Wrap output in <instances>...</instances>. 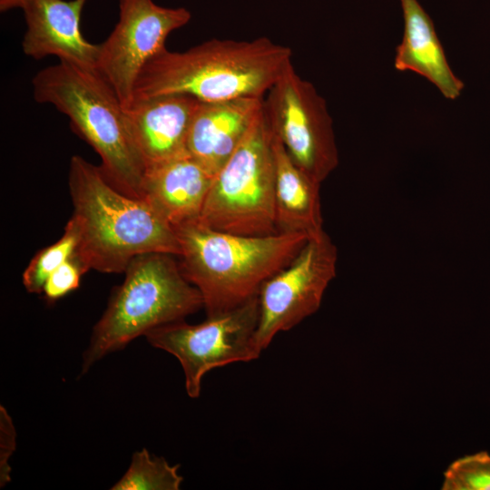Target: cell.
<instances>
[{
	"mask_svg": "<svg viewBox=\"0 0 490 490\" xmlns=\"http://www.w3.org/2000/svg\"><path fill=\"white\" fill-rule=\"evenodd\" d=\"M68 187L73 213L66 225L76 236L74 257L86 271L122 273L145 253L179 256L174 228L144 200L114 187L100 166L72 156Z\"/></svg>",
	"mask_w": 490,
	"mask_h": 490,
	"instance_id": "1",
	"label": "cell"
},
{
	"mask_svg": "<svg viewBox=\"0 0 490 490\" xmlns=\"http://www.w3.org/2000/svg\"><path fill=\"white\" fill-rule=\"evenodd\" d=\"M291 54L289 47L267 37L211 39L184 52L165 47L142 67L132 100L172 93L204 103L264 98L292 64Z\"/></svg>",
	"mask_w": 490,
	"mask_h": 490,
	"instance_id": "2",
	"label": "cell"
},
{
	"mask_svg": "<svg viewBox=\"0 0 490 490\" xmlns=\"http://www.w3.org/2000/svg\"><path fill=\"white\" fill-rule=\"evenodd\" d=\"M184 277L200 291L207 317L232 310L258 296L287 267L309 236L281 232L245 236L215 230L199 220L174 227Z\"/></svg>",
	"mask_w": 490,
	"mask_h": 490,
	"instance_id": "3",
	"label": "cell"
},
{
	"mask_svg": "<svg viewBox=\"0 0 490 490\" xmlns=\"http://www.w3.org/2000/svg\"><path fill=\"white\" fill-rule=\"evenodd\" d=\"M32 86L34 100L66 115L74 132L99 154L108 181L122 193L142 200L145 164L121 101L97 70L59 61L40 70Z\"/></svg>",
	"mask_w": 490,
	"mask_h": 490,
	"instance_id": "4",
	"label": "cell"
},
{
	"mask_svg": "<svg viewBox=\"0 0 490 490\" xmlns=\"http://www.w3.org/2000/svg\"><path fill=\"white\" fill-rule=\"evenodd\" d=\"M174 255L135 257L124 270L108 305L94 325L83 356L82 374L104 356L160 326L184 320L203 307L200 291L183 275Z\"/></svg>",
	"mask_w": 490,
	"mask_h": 490,
	"instance_id": "5",
	"label": "cell"
},
{
	"mask_svg": "<svg viewBox=\"0 0 490 490\" xmlns=\"http://www.w3.org/2000/svg\"><path fill=\"white\" fill-rule=\"evenodd\" d=\"M274 133L264 108L214 175L199 220L245 236L279 232L275 209Z\"/></svg>",
	"mask_w": 490,
	"mask_h": 490,
	"instance_id": "6",
	"label": "cell"
},
{
	"mask_svg": "<svg viewBox=\"0 0 490 490\" xmlns=\"http://www.w3.org/2000/svg\"><path fill=\"white\" fill-rule=\"evenodd\" d=\"M258 318L257 296L232 310L207 317L200 324L180 320L155 328L145 338L152 347L179 360L187 395L197 398L207 372L260 358L262 351L255 340Z\"/></svg>",
	"mask_w": 490,
	"mask_h": 490,
	"instance_id": "7",
	"label": "cell"
},
{
	"mask_svg": "<svg viewBox=\"0 0 490 490\" xmlns=\"http://www.w3.org/2000/svg\"><path fill=\"white\" fill-rule=\"evenodd\" d=\"M263 108L291 160L316 181L336 163L332 119L325 99L290 64L268 91Z\"/></svg>",
	"mask_w": 490,
	"mask_h": 490,
	"instance_id": "8",
	"label": "cell"
},
{
	"mask_svg": "<svg viewBox=\"0 0 490 490\" xmlns=\"http://www.w3.org/2000/svg\"><path fill=\"white\" fill-rule=\"evenodd\" d=\"M191 17L186 8L163 7L153 0H119V20L99 44L96 70L114 90L124 109L132 101L142 67L165 48L168 35L187 24Z\"/></svg>",
	"mask_w": 490,
	"mask_h": 490,
	"instance_id": "9",
	"label": "cell"
},
{
	"mask_svg": "<svg viewBox=\"0 0 490 490\" xmlns=\"http://www.w3.org/2000/svg\"><path fill=\"white\" fill-rule=\"evenodd\" d=\"M331 274V257L317 234L309 237L293 260L262 285L255 332L261 351L278 333L293 328L318 309Z\"/></svg>",
	"mask_w": 490,
	"mask_h": 490,
	"instance_id": "10",
	"label": "cell"
},
{
	"mask_svg": "<svg viewBox=\"0 0 490 490\" xmlns=\"http://www.w3.org/2000/svg\"><path fill=\"white\" fill-rule=\"evenodd\" d=\"M87 0H24L26 29L22 50L39 60L57 56L65 62L96 70L99 44L88 42L80 30V19Z\"/></svg>",
	"mask_w": 490,
	"mask_h": 490,
	"instance_id": "11",
	"label": "cell"
},
{
	"mask_svg": "<svg viewBox=\"0 0 490 490\" xmlns=\"http://www.w3.org/2000/svg\"><path fill=\"white\" fill-rule=\"evenodd\" d=\"M200 103L191 95L172 93L133 99L124 109L145 169L189 154L188 134Z\"/></svg>",
	"mask_w": 490,
	"mask_h": 490,
	"instance_id": "12",
	"label": "cell"
},
{
	"mask_svg": "<svg viewBox=\"0 0 490 490\" xmlns=\"http://www.w3.org/2000/svg\"><path fill=\"white\" fill-rule=\"evenodd\" d=\"M263 102L258 97L201 102L188 134V153L215 175L245 137Z\"/></svg>",
	"mask_w": 490,
	"mask_h": 490,
	"instance_id": "13",
	"label": "cell"
},
{
	"mask_svg": "<svg viewBox=\"0 0 490 490\" xmlns=\"http://www.w3.org/2000/svg\"><path fill=\"white\" fill-rule=\"evenodd\" d=\"M214 175L190 154L149 166L142 200L173 228L199 220Z\"/></svg>",
	"mask_w": 490,
	"mask_h": 490,
	"instance_id": "14",
	"label": "cell"
},
{
	"mask_svg": "<svg viewBox=\"0 0 490 490\" xmlns=\"http://www.w3.org/2000/svg\"><path fill=\"white\" fill-rule=\"evenodd\" d=\"M404 34L397 47L395 67L415 72L430 83L447 99L461 94L464 83L452 72L432 19L417 0H400Z\"/></svg>",
	"mask_w": 490,
	"mask_h": 490,
	"instance_id": "15",
	"label": "cell"
},
{
	"mask_svg": "<svg viewBox=\"0 0 490 490\" xmlns=\"http://www.w3.org/2000/svg\"><path fill=\"white\" fill-rule=\"evenodd\" d=\"M274 133V132H273ZM275 209L279 231L318 234L317 182L289 157L274 133Z\"/></svg>",
	"mask_w": 490,
	"mask_h": 490,
	"instance_id": "16",
	"label": "cell"
},
{
	"mask_svg": "<svg viewBox=\"0 0 490 490\" xmlns=\"http://www.w3.org/2000/svg\"><path fill=\"white\" fill-rule=\"evenodd\" d=\"M179 469L180 465H171L142 448L133 453L127 471L111 489L179 490L183 481Z\"/></svg>",
	"mask_w": 490,
	"mask_h": 490,
	"instance_id": "17",
	"label": "cell"
},
{
	"mask_svg": "<svg viewBox=\"0 0 490 490\" xmlns=\"http://www.w3.org/2000/svg\"><path fill=\"white\" fill-rule=\"evenodd\" d=\"M77 240L73 230L65 225L64 234L54 243L40 250L30 260L22 275L29 293L42 294L48 277L74 254Z\"/></svg>",
	"mask_w": 490,
	"mask_h": 490,
	"instance_id": "18",
	"label": "cell"
},
{
	"mask_svg": "<svg viewBox=\"0 0 490 490\" xmlns=\"http://www.w3.org/2000/svg\"><path fill=\"white\" fill-rule=\"evenodd\" d=\"M443 490H490V454L486 451L454 461L444 474Z\"/></svg>",
	"mask_w": 490,
	"mask_h": 490,
	"instance_id": "19",
	"label": "cell"
},
{
	"mask_svg": "<svg viewBox=\"0 0 490 490\" xmlns=\"http://www.w3.org/2000/svg\"><path fill=\"white\" fill-rule=\"evenodd\" d=\"M85 272L82 264L73 256L48 277L42 294L48 302H54L75 290Z\"/></svg>",
	"mask_w": 490,
	"mask_h": 490,
	"instance_id": "20",
	"label": "cell"
},
{
	"mask_svg": "<svg viewBox=\"0 0 490 490\" xmlns=\"http://www.w3.org/2000/svg\"><path fill=\"white\" fill-rule=\"evenodd\" d=\"M0 482L5 486L10 481L8 464L15 446V430L12 419L4 407L0 408Z\"/></svg>",
	"mask_w": 490,
	"mask_h": 490,
	"instance_id": "21",
	"label": "cell"
},
{
	"mask_svg": "<svg viewBox=\"0 0 490 490\" xmlns=\"http://www.w3.org/2000/svg\"><path fill=\"white\" fill-rule=\"evenodd\" d=\"M24 0H0L1 12H6L13 8L20 7Z\"/></svg>",
	"mask_w": 490,
	"mask_h": 490,
	"instance_id": "22",
	"label": "cell"
}]
</instances>
